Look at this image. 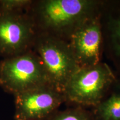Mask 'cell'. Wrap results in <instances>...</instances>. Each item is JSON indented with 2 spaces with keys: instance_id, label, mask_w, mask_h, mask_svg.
<instances>
[{
  "instance_id": "obj_1",
  "label": "cell",
  "mask_w": 120,
  "mask_h": 120,
  "mask_svg": "<svg viewBox=\"0 0 120 120\" xmlns=\"http://www.w3.org/2000/svg\"><path fill=\"white\" fill-rule=\"evenodd\" d=\"M102 0L32 1L26 11L37 33L68 42L84 22L100 12Z\"/></svg>"
},
{
  "instance_id": "obj_2",
  "label": "cell",
  "mask_w": 120,
  "mask_h": 120,
  "mask_svg": "<svg viewBox=\"0 0 120 120\" xmlns=\"http://www.w3.org/2000/svg\"><path fill=\"white\" fill-rule=\"evenodd\" d=\"M118 77L107 63L79 68L64 88V103L72 107L96 106L107 96Z\"/></svg>"
},
{
  "instance_id": "obj_3",
  "label": "cell",
  "mask_w": 120,
  "mask_h": 120,
  "mask_svg": "<svg viewBox=\"0 0 120 120\" xmlns=\"http://www.w3.org/2000/svg\"><path fill=\"white\" fill-rule=\"evenodd\" d=\"M32 49L41 60L49 85L64 92L69 79L79 68L68 42L37 33Z\"/></svg>"
},
{
  "instance_id": "obj_4",
  "label": "cell",
  "mask_w": 120,
  "mask_h": 120,
  "mask_svg": "<svg viewBox=\"0 0 120 120\" xmlns=\"http://www.w3.org/2000/svg\"><path fill=\"white\" fill-rule=\"evenodd\" d=\"M49 84L42 63L32 49L0 62V87L15 94Z\"/></svg>"
},
{
  "instance_id": "obj_5",
  "label": "cell",
  "mask_w": 120,
  "mask_h": 120,
  "mask_svg": "<svg viewBox=\"0 0 120 120\" xmlns=\"http://www.w3.org/2000/svg\"><path fill=\"white\" fill-rule=\"evenodd\" d=\"M26 10H0V55L4 58L21 55L32 49L37 30Z\"/></svg>"
},
{
  "instance_id": "obj_6",
  "label": "cell",
  "mask_w": 120,
  "mask_h": 120,
  "mask_svg": "<svg viewBox=\"0 0 120 120\" xmlns=\"http://www.w3.org/2000/svg\"><path fill=\"white\" fill-rule=\"evenodd\" d=\"M14 120H49L64 103L63 92L45 84L15 94Z\"/></svg>"
},
{
  "instance_id": "obj_7",
  "label": "cell",
  "mask_w": 120,
  "mask_h": 120,
  "mask_svg": "<svg viewBox=\"0 0 120 120\" xmlns=\"http://www.w3.org/2000/svg\"><path fill=\"white\" fill-rule=\"evenodd\" d=\"M100 12L84 22L68 41L79 68L102 62L103 41Z\"/></svg>"
},
{
  "instance_id": "obj_8",
  "label": "cell",
  "mask_w": 120,
  "mask_h": 120,
  "mask_svg": "<svg viewBox=\"0 0 120 120\" xmlns=\"http://www.w3.org/2000/svg\"><path fill=\"white\" fill-rule=\"evenodd\" d=\"M100 14L103 54L120 79V0H102Z\"/></svg>"
},
{
  "instance_id": "obj_9",
  "label": "cell",
  "mask_w": 120,
  "mask_h": 120,
  "mask_svg": "<svg viewBox=\"0 0 120 120\" xmlns=\"http://www.w3.org/2000/svg\"><path fill=\"white\" fill-rule=\"evenodd\" d=\"M91 112L94 120H120V79L112 86L107 96Z\"/></svg>"
},
{
  "instance_id": "obj_10",
  "label": "cell",
  "mask_w": 120,
  "mask_h": 120,
  "mask_svg": "<svg viewBox=\"0 0 120 120\" xmlns=\"http://www.w3.org/2000/svg\"><path fill=\"white\" fill-rule=\"evenodd\" d=\"M49 120H94L91 111L81 107L58 110Z\"/></svg>"
},
{
  "instance_id": "obj_11",
  "label": "cell",
  "mask_w": 120,
  "mask_h": 120,
  "mask_svg": "<svg viewBox=\"0 0 120 120\" xmlns=\"http://www.w3.org/2000/svg\"><path fill=\"white\" fill-rule=\"evenodd\" d=\"M32 0H0V10L13 12L26 10Z\"/></svg>"
}]
</instances>
